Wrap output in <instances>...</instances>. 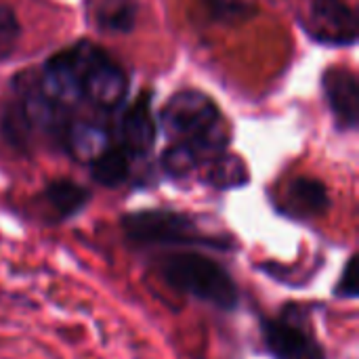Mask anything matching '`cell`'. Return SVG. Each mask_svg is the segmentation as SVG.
<instances>
[{"label":"cell","instance_id":"6da1fadb","mask_svg":"<svg viewBox=\"0 0 359 359\" xmlns=\"http://www.w3.org/2000/svg\"><path fill=\"white\" fill-rule=\"evenodd\" d=\"M154 269L170 290L217 311L233 313L242 303V292L231 271L200 250H166L154 259Z\"/></svg>","mask_w":359,"mask_h":359},{"label":"cell","instance_id":"7a4b0ae2","mask_svg":"<svg viewBox=\"0 0 359 359\" xmlns=\"http://www.w3.org/2000/svg\"><path fill=\"white\" fill-rule=\"evenodd\" d=\"M160 128L175 143L191 145L204 162L223 154L231 141L217 103L196 88L175 93L160 111Z\"/></svg>","mask_w":359,"mask_h":359},{"label":"cell","instance_id":"3957f363","mask_svg":"<svg viewBox=\"0 0 359 359\" xmlns=\"http://www.w3.org/2000/svg\"><path fill=\"white\" fill-rule=\"evenodd\" d=\"M120 229L130 244L143 248H215L223 252L233 246L227 236H210L194 217L170 208L126 212L120 219Z\"/></svg>","mask_w":359,"mask_h":359},{"label":"cell","instance_id":"277c9868","mask_svg":"<svg viewBox=\"0 0 359 359\" xmlns=\"http://www.w3.org/2000/svg\"><path fill=\"white\" fill-rule=\"evenodd\" d=\"M261 337L273 359H326L309 313L299 305H286L278 316L263 318Z\"/></svg>","mask_w":359,"mask_h":359},{"label":"cell","instance_id":"5b68a950","mask_svg":"<svg viewBox=\"0 0 359 359\" xmlns=\"http://www.w3.org/2000/svg\"><path fill=\"white\" fill-rule=\"evenodd\" d=\"M86 46L88 42L82 40L72 48L61 50L59 55L50 57L40 74L38 86L40 90L63 109H69L84 101V61H86Z\"/></svg>","mask_w":359,"mask_h":359},{"label":"cell","instance_id":"8992f818","mask_svg":"<svg viewBox=\"0 0 359 359\" xmlns=\"http://www.w3.org/2000/svg\"><path fill=\"white\" fill-rule=\"evenodd\" d=\"M82 88L86 101L99 109L111 111L122 107L128 93V78L103 48L88 42Z\"/></svg>","mask_w":359,"mask_h":359},{"label":"cell","instance_id":"52a82bcc","mask_svg":"<svg viewBox=\"0 0 359 359\" xmlns=\"http://www.w3.org/2000/svg\"><path fill=\"white\" fill-rule=\"evenodd\" d=\"M307 32L322 44L351 46L358 40L355 11L345 0H313Z\"/></svg>","mask_w":359,"mask_h":359},{"label":"cell","instance_id":"ba28073f","mask_svg":"<svg viewBox=\"0 0 359 359\" xmlns=\"http://www.w3.org/2000/svg\"><path fill=\"white\" fill-rule=\"evenodd\" d=\"M158 120L151 111V95L143 93L124 111L120 122V147L128 158H143L156 145Z\"/></svg>","mask_w":359,"mask_h":359},{"label":"cell","instance_id":"9c48e42d","mask_svg":"<svg viewBox=\"0 0 359 359\" xmlns=\"http://www.w3.org/2000/svg\"><path fill=\"white\" fill-rule=\"evenodd\" d=\"M324 95L341 130H355L359 122L358 76L347 67H330L322 76Z\"/></svg>","mask_w":359,"mask_h":359},{"label":"cell","instance_id":"30bf717a","mask_svg":"<svg viewBox=\"0 0 359 359\" xmlns=\"http://www.w3.org/2000/svg\"><path fill=\"white\" fill-rule=\"evenodd\" d=\"M330 208L328 187L313 177H297L290 181L284 200V212L294 219H316Z\"/></svg>","mask_w":359,"mask_h":359},{"label":"cell","instance_id":"8fae6325","mask_svg":"<svg viewBox=\"0 0 359 359\" xmlns=\"http://www.w3.org/2000/svg\"><path fill=\"white\" fill-rule=\"evenodd\" d=\"M44 204L50 208L53 217L61 221H69L78 217L90 202V189L72 181V179H57L50 181L42 191Z\"/></svg>","mask_w":359,"mask_h":359},{"label":"cell","instance_id":"7c38bea8","mask_svg":"<svg viewBox=\"0 0 359 359\" xmlns=\"http://www.w3.org/2000/svg\"><path fill=\"white\" fill-rule=\"evenodd\" d=\"M63 145L65 149L80 162H93L97 156H101L109 145V133L107 128L95 124V122H69L63 133Z\"/></svg>","mask_w":359,"mask_h":359},{"label":"cell","instance_id":"4fadbf2b","mask_svg":"<svg viewBox=\"0 0 359 359\" xmlns=\"http://www.w3.org/2000/svg\"><path fill=\"white\" fill-rule=\"evenodd\" d=\"M139 6L135 0H93V19L101 32L128 34L137 25Z\"/></svg>","mask_w":359,"mask_h":359},{"label":"cell","instance_id":"5bb4252c","mask_svg":"<svg viewBox=\"0 0 359 359\" xmlns=\"http://www.w3.org/2000/svg\"><path fill=\"white\" fill-rule=\"evenodd\" d=\"M202 181L215 189L229 191V189H238V187L248 185L250 172H248L242 158L223 151V154H219L206 162V172H204Z\"/></svg>","mask_w":359,"mask_h":359},{"label":"cell","instance_id":"9a60e30c","mask_svg":"<svg viewBox=\"0 0 359 359\" xmlns=\"http://www.w3.org/2000/svg\"><path fill=\"white\" fill-rule=\"evenodd\" d=\"M88 170L97 185L116 189L130 177V158L120 145H109L101 156L88 162Z\"/></svg>","mask_w":359,"mask_h":359},{"label":"cell","instance_id":"2e32d148","mask_svg":"<svg viewBox=\"0 0 359 359\" xmlns=\"http://www.w3.org/2000/svg\"><path fill=\"white\" fill-rule=\"evenodd\" d=\"M0 133L2 139L17 151H27L32 145V137H34V128L29 124V118L25 116L21 101H8L4 105L2 118H0Z\"/></svg>","mask_w":359,"mask_h":359},{"label":"cell","instance_id":"e0dca14e","mask_svg":"<svg viewBox=\"0 0 359 359\" xmlns=\"http://www.w3.org/2000/svg\"><path fill=\"white\" fill-rule=\"evenodd\" d=\"M204 164V158L187 143H172L160 158L162 170L172 179H183Z\"/></svg>","mask_w":359,"mask_h":359},{"label":"cell","instance_id":"ac0fdd59","mask_svg":"<svg viewBox=\"0 0 359 359\" xmlns=\"http://www.w3.org/2000/svg\"><path fill=\"white\" fill-rule=\"evenodd\" d=\"M19 38H21V25L15 11L6 4H0V63L13 55Z\"/></svg>","mask_w":359,"mask_h":359},{"label":"cell","instance_id":"d6986e66","mask_svg":"<svg viewBox=\"0 0 359 359\" xmlns=\"http://www.w3.org/2000/svg\"><path fill=\"white\" fill-rule=\"evenodd\" d=\"M359 294V286H358V259L355 255H351L332 288V297L334 299H343V301H355Z\"/></svg>","mask_w":359,"mask_h":359},{"label":"cell","instance_id":"ffe728a7","mask_svg":"<svg viewBox=\"0 0 359 359\" xmlns=\"http://www.w3.org/2000/svg\"><path fill=\"white\" fill-rule=\"evenodd\" d=\"M206 6L215 19H242L255 13V6L242 0H206Z\"/></svg>","mask_w":359,"mask_h":359}]
</instances>
